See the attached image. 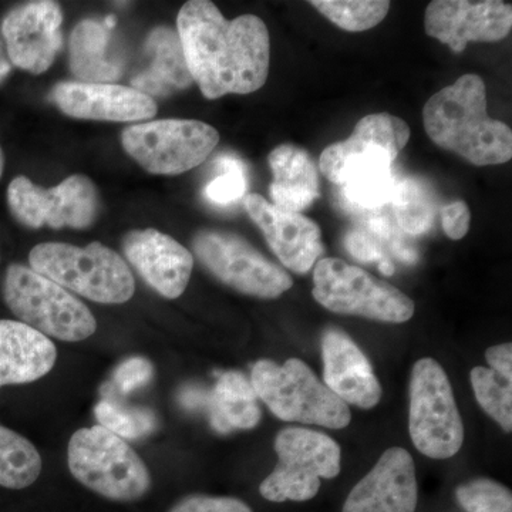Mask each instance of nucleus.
<instances>
[{
    "instance_id": "nucleus-38",
    "label": "nucleus",
    "mask_w": 512,
    "mask_h": 512,
    "mask_svg": "<svg viewBox=\"0 0 512 512\" xmlns=\"http://www.w3.org/2000/svg\"><path fill=\"white\" fill-rule=\"evenodd\" d=\"M485 359L491 370L500 375L512 377V346L511 343L493 346L485 352Z\"/></svg>"
},
{
    "instance_id": "nucleus-3",
    "label": "nucleus",
    "mask_w": 512,
    "mask_h": 512,
    "mask_svg": "<svg viewBox=\"0 0 512 512\" xmlns=\"http://www.w3.org/2000/svg\"><path fill=\"white\" fill-rule=\"evenodd\" d=\"M29 264L36 274L97 303L119 305L136 291L126 261L100 242L86 248L45 242L30 251Z\"/></svg>"
},
{
    "instance_id": "nucleus-19",
    "label": "nucleus",
    "mask_w": 512,
    "mask_h": 512,
    "mask_svg": "<svg viewBox=\"0 0 512 512\" xmlns=\"http://www.w3.org/2000/svg\"><path fill=\"white\" fill-rule=\"evenodd\" d=\"M52 99L74 119L124 123L151 119L157 114L153 97L119 84L64 82L57 84Z\"/></svg>"
},
{
    "instance_id": "nucleus-8",
    "label": "nucleus",
    "mask_w": 512,
    "mask_h": 512,
    "mask_svg": "<svg viewBox=\"0 0 512 512\" xmlns=\"http://www.w3.org/2000/svg\"><path fill=\"white\" fill-rule=\"evenodd\" d=\"M409 426L414 447L424 456L446 460L463 446V420L450 380L431 357L420 359L413 367Z\"/></svg>"
},
{
    "instance_id": "nucleus-28",
    "label": "nucleus",
    "mask_w": 512,
    "mask_h": 512,
    "mask_svg": "<svg viewBox=\"0 0 512 512\" xmlns=\"http://www.w3.org/2000/svg\"><path fill=\"white\" fill-rule=\"evenodd\" d=\"M42 473V457L26 437L0 424V485L22 490Z\"/></svg>"
},
{
    "instance_id": "nucleus-31",
    "label": "nucleus",
    "mask_w": 512,
    "mask_h": 512,
    "mask_svg": "<svg viewBox=\"0 0 512 512\" xmlns=\"http://www.w3.org/2000/svg\"><path fill=\"white\" fill-rule=\"evenodd\" d=\"M96 419L100 426L121 437L136 440L156 429V417L146 409H128L119 403L104 399L96 406Z\"/></svg>"
},
{
    "instance_id": "nucleus-37",
    "label": "nucleus",
    "mask_w": 512,
    "mask_h": 512,
    "mask_svg": "<svg viewBox=\"0 0 512 512\" xmlns=\"http://www.w3.org/2000/svg\"><path fill=\"white\" fill-rule=\"evenodd\" d=\"M349 254L362 262H382L387 259L379 242L365 231H352L346 237Z\"/></svg>"
},
{
    "instance_id": "nucleus-30",
    "label": "nucleus",
    "mask_w": 512,
    "mask_h": 512,
    "mask_svg": "<svg viewBox=\"0 0 512 512\" xmlns=\"http://www.w3.org/2000/svg\"><path fill=\"white\" fill-rule=\"evenodd\" d=\"M471 384L477 402L485 413L497 421L504 431L512 429V377L500 375L485 367L471 370Z\"/></svg>"
},
{
    "instance_id": "nucleus-2",
    "label": "nucleus",
    "mask_w": 512,
    "mask_h": 512,
    "mask_svg": "<svg viewBox=\"0 0 512 512\" xmlns=\"http://www.w3.org/2000/svg\"><path fill=\"white\" fill-rule=\"evenodd\" d=\"M427 136L468 163L504 164L512 157L511 128L487 113L485 83L477 74H464L427 101L423 110Z\"/></svg>"
},
{
    "instance_id": "nucleus-39",
    "label": "nucleus",
    "mask_w": 512,
    "mask_h": 512,
    "mask_svg": "<svg viewBox=\"0 0 512 512\" xmlns=\"http://www.w3.org/2000/svg\"><path fill=\"white\" fill-rule=\"evenodd\" d=\"M10 72V63L8 59H6L5 55H3L2 45H0V82L8 76Z\"/></svg>"
},
{
    "instance_id": "nucleus-35",
    "label": "nucleus",
    "mask_w": 512,
    "mask_h": 512,
    "mask_svg": "<svg viewBox=\"0 0 512 512\" xmlns=\"http://www.w3.org/2000/svg\"><path fill=\"white\" fill-rule=\"evenodd\" d=\"M170 512H252L251 508L237 498L205 497L194 495L175 505Z\"/></svg>"
},
{
    "instance_id": "nucleus-32",
    "label": "nucleus",
    "mask_w": 512,
    "mask_h": 512,
    "mask_svg": "<svg viewBox=\"0 0 512 512\" xmlns=\"http://www.w3.org/2000/svg\"><path fill=\"white\" fill-rule=\"evenodd\" d=\"M457 501L467 512H512L511 491L488 478L460 485Z\"/></svg>"
},
{
    "instance_id": "nucleus-25",
    "label": "nucleus",
    "mask_w": 512,
    "mask_h": 512,
    "mask_svg": "<svg viewBox=\"0 0 512 512\" xmlns=\"http://www.w3.org/2000/svg\"><path fill=\"white\" fill-rule=\"evenodd\" d=\"M110 30L86 19L70 37V69L80 83H110L121 76V63L109 56Z\"/></svg>"
},
{
    "instance_id": "nucleus-12",
    "label": "nucleus",
    "mask_w": 512,
    "mask_h": 512,
    "mask_svg": "<svg viewBox=\"0 0 512 512\" xmlns=\"http://www.w3.org/2000/svg\"><path fill=\"white\" fill-rule=\"evenodd\" d=\"M8 202L13 217L30 228L90 227L96 218L99 198L86 175H72L53 188L35 185L18 177L9 184Z\"/></svg>"
},
{
    "instance_id": "nucleus-1",
    "label": "nucleus",
    "mask_w": 512,
    "mask_h": 512,
    "mask_svg": "<svg viewBox=\"0 0 512 512\" xmlns=\"http://www.w3.org/2000/svg\"><path fill=\"white\" fill-rule=\"evenodd\" d=\"M177 33L192 80L207 99L249 94L264 86L271 42L264 20H227L208 0H191L178 13Z\"/></svg>"
},
{
    "instance_id": "nucleus-9",
    "label": "nucleus",
    "mask_w": 512,
    "mask_h": 512,
    "mask_svg": "<svg viewBox=\"0 0 512 512\" xmlns=\"http://www.w3.org/2000/svg\"><path fill=\"white\" fill-rule=\"evenodd\" d=\"M275 450L278 464L259 487L262 497L272 503L312 500L320 478H335L340 473L339 444L319 431L282 430Z\"/></svg>"
},
{
    "instance_id": "nucleus-27",
    "label": "nucleus",
    "mask_w": 512,
    "mask_h": 512,
    "mask_svg": "<svg viewBox=\"0 0 512 512\" xmlns=\"http://www.w3.org/2000/svg\"><path fill=\"white\" fill-rule=\"evenodd\" d=\"M397 178L393 164L366 163L346 173L340 187L346 200L362 210H377L390 204Z\"/></svg>"
},
{
    "instance_id": "nucleus-26",
    "label": "nucleus",
    "mask_w": 512,
    "mask_h": 512,
    "mask_svg": "<svg viewBox=\"0 0 512 512\" xmlns=\"http://www.w3.org/2000/svg\"><path fill=\"white\" fill-rule=\"evenodd\" d=\"M390 204H393L394 217L399 227L416 237L430 231L439 212V202L433 188L417 177L397 181Z\"/></svg>"
},
{
    "instance_id": "nucleus-21",
    "label": "nucleus",
    "mask_w": 512,
    "mask_h": 512,
    "mask_svg": "<svg viewBox=\"0 0 512 512\" xmlns=\"http://www.w3.org/2000/svg\"><path fill=\"white\" fill-rule=\"evenodd\" d=\"M55 343L16 320H0V387L36 382L55 366Z\"/></svg>"
},
{
    "instance_id": "nucleus-13",
    "label": "nucleus",
    "mask_w": 512,
    "mask_h": 512,
    "mask_svg": "<svg viewBox=\"0 0 512 512\" xmlns=\"http://www.w3.org/2000/svg\"><path fill=\"white\" fill-rule=\"evenodd\" d=\"M427 35L464 52L468 43L500 42L512 28L511 3L501 0H434L424 19Z\"/></svg>"
},
{
    "instance_id": "nucleus-34",
    "label": "nucleus",
    "mask_w": 512,
    "mask_h": 512,
    "mask_svg": "<svg viewBox=\"0 0 512 512\" xmlns=\"http://www.w3.org/2000/svg\"><path fill=\"white\" fill-rule=\"evenodd\" d=\"M153 365L144 357H131L117 367L113 375V384L117 392L130 394L134 390L147 386L153 379Z\"/></svg>"
},
{
    "instance_id": "nucleus-7",
    "label": "nucleus",
    "mask_w": 512,
    "mask_h": 512,
    "mask_svg": "<svg viewBox=\"0 0 512 512\" xmlns=\"http://www.w3.org/2000/svg\"><path fill=\"white\" fill-rule=\"evenodd\" d=\"M313 298L328 311L380 322L403 323L414 315L406 293L342 259H320L313 272Z\"/></svg>"
},
{
    "instance_id": "nucleus-11",
    "label": "nucleus",
    "mask_w": 512,
    "mask_h": 512,
    "mask_svg": "<svg viewBox=\"0 0 512 512\" xmlns=\"http://www.w3.org/2000/svg\"><path fill=\"white\" fill-rule=\"evenodd\" d=\"M194 251L215 278L245 295L275 299L292 288L284 269L238 235L202 231L194 239Z\"/></svg>"
},
{
    "instance_id": "nucleus-4",
    "label": "nucleus",
    "mask_w": 512,
    "mask_h": 512,
    "mask_svg": "<svg viewBox=\"0 0 512 512\" xmlns=\"http://www.w3.org/2000/svg\"><path fill=\"white\" fill-rule=\"evenodd\" d=\"M251 384L278 419L336 430L345 429L352 419L348 404L330 392L302 360L289 359L282 366L259 360L252 369Z\"/></svg>"
},
{
    "instance_id": "nucleus-23",
    "label": "nucleus",
    "mask_w": 512,
    "mask_h": 512,
    "mask_svg": "<svg viewBox=\"0 0 512 512\" xmlns=\"http://www.w3.org/2000/svg\"><path fill=\"white\" fill-rule=\"evenodd\" d=\"M146 49L151 64L146 72L133 79L134 89L147 96H168L188 89L194 80L185 60L178 33L170 28H157L148 36Z\"/></svg>"
},
{
    "instance_id": "nucleus-16",
    "label": "nucleus",
    "mask_w": 512,
    "mask_h": 512,
    "mask_svg": "<svg viewBox=\"0 0 512 512\" xmlns=\"http://www.w3.org/2000/svg\"><path fill=\"white\" fill-rule=\"evenodd\" d=\"M245 208L285 268L296 274L311 271L323 254L322 234L316 222L301 212L281 210L259 194L247 195Z\"/></svg>"
},
{
    "instance_id": "nucleus-36",
    "label": "nucleus",
    "mask_w": 512,
    "mask_h": 512,
    "mask_svg": "<svg viewBox=\"0 0 512 512\" xmlns=\"http://www.w3.org/2000/svg\"><path fill=\"white\" fill-rule=\"evenodd\" d=\"M441 225L450 239L458 241L468 234L471 222L470 208L464 201H454L440 208Z\"/></svg>"
},
{
    "instance_id": "nucleus-14",
    "label": "nucleus",
    "mask_w": 512,
    "mask_h": 512,
    "mask_svg": "<svg viewBox=\"0 0 512 512\" xmlns=\"http://www.w3.org/2000/svg\"><path fill=\"white\" fill-rule=\"evenodd\" d=\"M62 10L56 2L39 0L13 9L2 23L10 62L33 74L45 73L62 47Z\"/></svg>"
},
{
    "instance_id": "nucleus-22",
    "label": "nucleus",
    "mask_w": 512,
    "mask_h": 512,
    "mask_svg": "<svg viewBox=\"0 0 512 512\" xmlns=\"http://www.w3.org/2000/svg\"><path fill=\"white\" fill-rule=\"evenodd\" d=\"M274 173L271 197L284 211L306 210L319 197V178L311 156L302 148L282 144L269 154Z\"/></svg>"
},
{
    "instance_id": "nucleus-41",
    "label": "nucleus",
    "mask_w": 512,
    "mask_h": 512,
    "mask_svg": "<svg viewBox=\"0 0 512 512\" xmlns=\"http://www.w3.org/2000/svg\"><path fill=\"white\" fill-rule=\"evenodd\" d=\"M104 26H106L107 29H113L114 26H116V19H114V16H109V18H106L103 23Z\"/></svg>"
},
{
    "instance_id": "nucleus-18",
    "label": "nucleus",
    "mask_w": 512,
    "mask_h": 512,
    "mask_svg": "<svg viewBox=\"0 0 512 512\" xmlns=\"http://www.w3.org/2000/svg\"><path fill=\"white\" fill-rule=\"evenodd\" d=\"M124 254L141 278L167 299L183 295L190 282L194 256L180 242L157 229L128 232Z\"/></svg>"
},
{
    "instance_id": "nucleus-29",
    "label": "nucleus",
    "mask_w": 512,
    "mask_h": 512,
    "mask_svg": "<svg viewBox=\"0 0 512 512\" xmlns=\"http://www.w3.org/2000/svg\"><path fill=\"white\" fill-rule=\"evenodd\" d=\"M311 5L330 22L348 32L375 28L390 9L387 0H313Z\"/></svg>"
},
{
    "instance_id": "nucleus-40",
    "label": "nucleus",
    "mask_w": 512,
    "mask_h": 512,
    "mask_svg": "<svg viewBox=\"0 0 512 512\" xmlns=\"http://www.w3.org/2000/svg\"><path fill=\"white\" fill-rule=\"evenodd\" d=\"M379 268L380 272H382L383 275L392 276L394 274V265L389 258L384 259V261L380 262Z\"/></svg>"
},
{
    "instance_id": "nucleus-20",
    "label": "nucleus",
    "mask_w": 512,
    "mask_h": 512,
    "mask_svg": "<svg viewBox=\"0 0 512 512\" xmlns=\"http://www.w3.org/2000/svg\"><path fill=\"white\" fill-rule=\"evenodd\" d=\"M323 379L343 403L373 409L382 399V387L359 346L340 330L322 338Z\"/></svg>"
},
{
    "instance_id": "nucleus-5",
    "label": "nucleus",
    "mask_w": 512,
    "mask_h": 512,
    "mask_svg": "<svg viewBox=\"0 0 512 512\" xmlns=\"http://www.w3.org/2000/svg\"><path fill=\"white\" fill-rule=\"evenodd\" d=\"M72 476L84 487L113 501H136L150 490L146 464L126 440L101 426L80 429L67 450Z\"/></svg>"
},
{
    "instance_id": "nucleus-6",
    "label": "nucleus",
    "mask_w": 512,
    "mask_h": 512,
    "mask_svg": "<svg viewBox=\"0 0 512 512\" xmlns=\"http://www.w3.org/2000/svg\"><path fill=\"white\" fill-rule=\"evenodd\" d=\"M3 298L22 323L46 338L80 342L96 332V319L82 301L28 266H9Z\"/></svg>"
},
{
    "instance_id": "nucleus-42",
    "label": "nucleus",
    "mask_w": 512,
    "mask_h": 512,
    "mask_svg": "<svg viewBox=\"0 0 512 512\" xmlns=\"http://www.w3.org/2000/svg\"><path fill=\"white\" fill-rule=\"evenodd\" d=\"M3 168H5V156H3V150L0 147V177H2Z\"/></svg>"
},
{
    "instance_id": "nucleus-24",
    "label": "nucleus",
    "mask_w": 512,
    "mask_h": 512,
    "mask_svg": "<svg viewBox=\"0 0 512 512\" xmlns=\"http://www.w3.org/2000/svg\"><path fill=\"white\" fill-rule=\"evenodd\" d=\"M212 427L220 433L254 429L261 420L258 396L252 384L241 373L221 375L208 394L207 407Z\"/></svg>"
},
{
    "instance_id": "nucleus-17",
    "label": "nucleus",
    "mask_w": 512,
    "mask_h": 512,
    "mask_svg": "<svg viewBox=\"0 0 512 512\" xmlns=\"http://www.w3.org/2000/svg\"><path fill=\"white\" fill-rule=\"evenodd\" d=\"M416 507L413 457L404 448L393 447L350 491L343 512H416Z\"/></svg>"
},
{
    "instance_id": "nucleus-33",
    "label": "nucleus",
    "mask_w": 512,
    "mask_h": 512,
    "mask_svg": "<svg viewBox=\"0 0 512 512\" xmlns=\"http://www.w3.org/2000/svg\"><path fill=\"white\" fill-rule=\"evenodd\" d=\"M218 175L205 187V197L217 205H229L244 198L248 181L244 164L238 158L224 156L217 160Z\"/></svg>"
},
{
    "instance_id": "nucleus-10",
    "label": "nucleus",
    "mask_w": 512,
    "mask_h": 512,
    "mask_svg": "<svg viewBox=\"0 0 512 512\" xmlns=\"http://www.w3.org/2000/svg\"><path fill=\"white\" fill-rule=\"evenodd\" d=\"M121 141L148 173L178 175L204 163L220 143V133L202 121L168 119L134 124Z\"/></svg>"
},
{
    "instance_id": "nucleus-15",
    "label": "nucleus",
    "mask_w": 512,
    "mask_h": 512,
    "mask_svg": "<svg viewBox=\"0 0 512 512\" xmlns=\"http://www.w3.org/2000/svg\"><path fill=\"white\" fill-rule=\"evenodd\" d=\"M410 138L406 121L392 114L379 113L363 117L356 124L348 140L333 144L320 156V171L332 181L340 183L343 174L353 165L367 161H389L393 163L402 153Z\"/></svg>"
}]
</instances>
